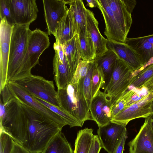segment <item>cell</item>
Returning a JSON list of instances; mask_svg holds the SVG:
<instances>
[{
    "label": "cell",
    "mask_w": 153,
    "mask_h": 153,
    "mask_svg": "<svg viewBox=\"0 0 153 153\" xmlns=\"http://www.w3.org/2000/svg\"><path fill=\"white\" fill-rule=\"evenodd\" d=\"M153 76V63L149 65L134 76L129 86L136 88H142L143 84Z\"/></svg>",
    "instance_id": "cell-30"
},
{
    "label": "cell",
    "mask_w": 153,
    "mask_h": 153,
    "mask_svg": "<svg viewBox=\"0 0 153 153\" xmlns=\"http://www.w3.org/2000/svg\"><path fill=\"white\" fill-rule=\"evenodd\" d=\"M153 93H149L144 98L126 108L111 119V122L126 126L131 120L146 118L153 114L151 108Z\"/></svg>",
    "instance_id": "cell-9"
},
{
    "label": "cell",
    "mask_w": 153,
    "mask_h": 153,
    "mask_svg": "<svg viewBox=\"0 0 153 153\" xmlns=\"http://www.w3.org/2000/svg\"><path fill=\"white\" fill-rule=\"evenodd\" d=\"M73 76L81 59L79 35L75 34L70 40L62 45Z\"/></svg>",
    "instance_id": "cell-23"
},
{
    "label": "cell",
    "mask_w": 153,
    "mask_h": 153,
    "mask_svg": "<svg viewBox=\"0 0 153 153\" xmlns=\"http://www.w3.org/2000/svg\"><path fill=\"white\" fill-rule=\"evenodd\" d=\"M105 21L104 34L109 41L126 43L127 38L106 0H97Z\"/></svg>",
    "instance_id": "cell-10"
},
{
    "label": "cell",
    "mask_w": 153,
    "mask_h": 153,
    "mask_svg": "<svg viewBox=\"0 0 153 153\" xmlns=\"http://www.w3.org/2000/svg\"><path fill=\"white\" fill-rule=\"evenodd\" d=\"M11 153H30L21 145L15 141Z\"/></svg>",
    "instance_id": "cell-39"
},
{
    "label": "cell",
    "mask_w": 153,
    "mask_h": 153,
    "mask_svg": "<svg viewBox=\"0 0 153 153\" xmlns=\"http://www.w3.org/2000/svg\"><path fill=\"white\" fill-rule=\"evenodd\" d=\"M44 16L49 35L55 36L58 25L68 9L65 0H43Z\"/></svg>",
    "instance_id": "cell-14"
},
{
    "label": "cell",
    "mask_w": 153,
    "mask_h": 153,
    "mask_svg": "<svg viewBox=\"0 0 153 153\" xmlns=\"http://www.w3.org/2000/svg\"><path fill=\"white\" fill-rule=\"evenodd\" d=\"M98 24L93 13L86 8V29L96 49V58L100 56L108 50L107 47L108 40L101 34Z\"/></svg>",
    "instance_id": "cell-20"
},
{
    "label": "cell",
    "mask_w": 153,
    "mask_h": 153,
    "mask_svg": "<svg viewBox=\"0 0 153 153\" xmlns=\"http://www.w3.org/2000/svg\"><path fill=\"white\" fill-rule=\"evenodd\" d=\"M20 102L28 119L26 140L22 145L30 153H41L63 127L45 118L27 105Z\"/></svg>",
    "instance_id": "cell-2"
},
{
    "label": "cell",
    "mask_w": 153,
    "mask_h": 153,
    "mask_svg": "<svg viewBox=\"0 0 153 153\" xmlns=\"http://www.w3.org/2000/svg\"><path fill=\"white\" fill-rule=\"evenodd\" d=\"M150 117L152 119V128H153V114L151 116H150Z\"/></svg>",
    "instance_id": "cell-42"
},
{
    "label": "cell",
    "mask_w": 153,
    "mask_h": 153,
    "mask_svg": "<svg viewBox=\"0 0 153 153\" xmlns=\"http://www.w3.org/2000/svg\"><path fill=\"white\" fill-rule=\"evenodd\" d=\"M0 20L6 18L9 24L15 25L9 0H0Z\"/></svg>",
    "instance_id": "cell-34"
},
{
    "label": "cell",
    "mask_w": 153,
    "mask_h": 153,
    "mask_svg": "<svg viewBox=\"0 0 153 153\" xmlns=\"http://www.w3.org/2000/svg\"><path fill=\"white\" fill-rule=\"evenodd\" d=\"M89 63V62L80 60L70 83H77L86 76L88 71Z\"/></svg>",
    "instance_id": "cell-35"
},
{
    "label": "cell",
    "mask_w": 153,
    "mask_h": 153,
    "mask_svg": "<svg viewBox=\"0 0 153 153\" xmlns=\"http://www.w3.org/2000/svg\"><path fill=\"white\" fill-rule=\"evenodd\" d=\"M151 108L153 112V100L152 101V104H151Z\"/></svg>",
    "instance_id": "cell-43"
},
{
    "label": "cell",
    "mask_w": 153,
    "mask_h": 153,
    "mask_svg": "<svg viewBox=\"0 0 153 153\" xmlns=\"http://www.w3.org/2000/svg\"><path fill=\"white\" fill-rule=\"evenodd\" d=\"M69 5L68 9L72 18L75 34H79L82 31H87L86 9L82 0H65Z\"/></svg>",
    "instance_id": "cell-22"
},
{
    "label": "cell",
    "mask_w": 153,
    "mask_h": 153,
    "mask_svg": "<svg viewBox=\"0 0 153 153\" xmlns=\"http://www.w3.org/2000/svg\"><path fill=\"white\" fill-rule=\"evenodd\" d=\"M41 153H74V151L60 131L52 138Z\"/></svg>",
    "instance_id": "cell-26"
},
{
    "label": "cell",
    "mask_w": 153,
    "mask_h": 153,
    "mask_svg": "<svg viewBox=\"0 0 153 153\" xmlns=\"http://www.w3.org/2000/svg\"><path fill=\"white\" fill-rule=\"evenodd\" d=\"M30 25H13L10 40L7 81L15 82L20 79V72L25 55Z\"/></svg>",
    "instance_id": "cell-4"
},
{
    "label": "cell",
    "mask_w": 153,
    "mask_h": 153,
    "mask_svg": "<svg viewBox=\"0 0 153 153\" xmlns=\"http://www.w3.org/2000/svg\"><path fill=\"white\" fill-rule=\"evenodd\" d=\"M92 128H87L79 130L75 143L74 153H88L94 135Z\"/></svg>",
    "instance_id": "cell-28"
},
{
    "label": "cell",
    "mask_w": 153,
    "mask_h": 153,
    "mask_svg": "<svg viewBox=\"0 0 153 153\" xmlns=\"http://www.w3.org/2000/svg\"><path fill=\"white\" fill-rule=\"evenodd\" d=\"M14 142L9 134L0 130V153H11Z\"/></svg>",
    "instance_id": "cell-33"
},
{
    "label": "cell",
    "mask_w": 153,
    "mask_h": 153,
    "mask_svg": "<svg viewBox=\"0 0 153 153\" xmlns=\"http://www.w3.org/2000/svg\"><path fill=\"white\" fill-rule=\"evenodd\" d=\"M13 25L9 24L6 18L0 23V90L7 83V74L10 40Z\"/></svg>",
    "instance_id": "cell-11"
},
{
    "label": "cell",
    "mask_w": 153,
    "mask_h": 153,
    "mask_svg": "<svg viewBox=\"0 0 153 153\" xmlns=\"http://www.w3.org/2000/svg\"><path fill=\"white\" fill-rule=\"evenodd\" d=\"M126 108V107L124 100L121 99L118 100L111 107V115L112 119Z\"/></svg>",
    "instance_id": "cell-36"
},
{
    "label": "cell",
    "mask_w": 153,
    "mask_h": 153,
    "mask_svg": "<svg viewBox=\"0 0 153 153\" xmlns=\"http://www.w3.org/2000/svg\"><path fill=\"white\" fill-rule=\"evenodd\" d=\"M128 145L129 153H153V130L150 116L145 118L138 133Z\"/></svg>",
    "instance_id": "cell-16"
},
{
    "label": "cell",
    "mask_w": 153,
    "mask_h": 153,
    "mask_svg": "<svg viewBox=\"0 0 153 153\" xmlns=\"http://www.w3.org/2000/svg\"><path fill=\"white\" fill-rule=\"evenodd\" d=\"M88 5L91 8L95 7L97 6V0H86Z\"/></svg>",
    "instance_id": "cell-41"
},
{
    "label": "cell",
    "mask_w": 153,
    "mask_h": 153,
    "mask_svg": "<svg viewBox=\"0 0 153 153\" xmlns=\"http://www.w3.org/2000/svg\"><path fill=\"white\" fill-rule=\"evenodd\" d=\"M102 148L100 142L98 135H94L88 153H99Z\"/></svg>",
    "instance_id": "cell-37"
},
{
    "label": "cell",
    "mask_w": 153,
    "mask_h": 153,
    "mask_svg": "<svg viewBox=\"0 0 153 153\" xmlns=\"http://www.w3.org/2000/svg\"><path fill=\"white\" fill-rule=\"evenodd\" d=\"M95 62V65L93 72L91 80L92 99L97 95L100 88H103L105 83L102 71L97 66L96 62Z\"/></svg>",
    "instance_id": "cell-31"
},
{
    "label": "cell",
    "mask_w": 153,
    "mask_h": 153,
    "mask_svg": "<svg viewBox=\"0 0 153 153\" xmlns=\"http://www.w3.org/2000/svg\"><path fill=\"white\" fill-rule=\"evenodd\" d=\"M9 1L15 25H30L36 19L39 10L36 0H9Z\"/></svg>",
    "instance_id": "cell-13"
},
{
    "label": "cell",
    "mask_w": 153,
    "mask_h": 153,
    "mask_svg": "<svg viewBox=\"0 0 153 153\" xmlns=\"http://www.w3.org/2000/svg\"><path fill=\"white\" fill-rule=\"evenodd\" d=\"M95 65V62L94 60L89 62L88 72L86 76L83 78V80L84 94L89 109L92 100L91 91V80Z\"/></svg>",
    "instance_id": "cell-32"
},
{
    "label": "cell",
    "mask_w": 153,
    "mask_h": 153,
    "mask_svg": "<svg viewBox=\"0 0 153 153\" xmlns=\"http://www.w3.org/2000/svg\"><path fill=\"white\" fill-rule=\"evenodd\" d=\"M53 48L55 51L53 61L54 79L58 90H60L65 88L70 83L73 76L62 45L55 42Z\"/></svg>",
    "instance_id": "cell-12"
},
{
    "label": "cell",
    "mask_w": 153,
    "mask_h": 153,
    "mask_svg": "<svg viewBox=\"0 0 153 153\" xmlns=\"http://www.w3.org/2000/svg\"><path fill=\"white\" fill-rule=\"evenodd\" d=\"M73 22L69 9L59 22L55 36L56 42L62 45L74 36Z\"/></svg>",
    "instance_id": "cell-24"
},
{
    "label": "cell",
    "mask_w": 153,
    "mask_h": 153,
    "mask_svg": "<svg viewBox=\"0 0 153 153\" xmlns=\"http://www.w3.org/2000/svg\"><path fill=\"white\" fill-rule=\"evenodd\" d=\"M83 78L77 83H70L65 88L57 91L60 107L79 121L82 126L87 120H93L84 94Z\"/></svg>",
    "instance_id": "cell-3"
},
{
    "label": "cell",
    "mask_w": 153,
    "mask_h": 153,
    "mask_svg": "<svg viewBox=\"0 0 153 153\" xmlns=\"http://www.w3.org/2000/svg\"><path fill=\"white\" fill-rule=\"evenodd\" d=\"M7 84L12 94L20 102L29 106L45 118L63 127L67 125L65 121L60 116L36 100L16 82L10 81Z\"/></svg>",
    "instance_id": "cell-8"
},
{
    "label": "cell",
    "mask_w": 153,
    "mask_h": 153,
    "mask_svg": "<svg viewBox=\"0 0 153 153\" xmlns=\"http://www.w3.org/2000/svg\"><path fill=\"white\" fill-rule=\"evenodd\" d=\"M118 57L112 50L108 51L94 60L102 73L105 81L104 89L109 82L113 71Z\"/></svg>",
    "instance_id": "cell-25"
},
{
    "label": "cell",
    "mask_w": 153,
    "mask_h": 153,
    "mask_svg": "<svg viewBox=\"0 0 153 153\" xmlns=\"http://www.w3.org/2000/svg\"><path fill=\"white\" fill-rule=\"evenodd\" d=\"M32 96L37 101L60 116L65 121L67 125H68L70 128L75 126L82 127V126L79 121L61 107L55 106L37 97Z\"/></svg>",
    "instance_id": "cell-29"
},
{
    "label": "cell",
    "mask_w": 153,
    "mask_h": 153,
    "mask_svg": "<svg viewBox=\"0 0 153 153\" xmlns=\"http://www.w3.org/2000/svg\"><path fill=\"white\" fill-rule=\"evenodd\" d=\"M126 131V126L111 122L99 127L97 133L102 148L108 153H113L123 134Z\"/></svg>",
    "instance_id": "cell-17"
},
{
    "label": "cell",
    "mask_w": 153,
    "mask_h": 153,
    "mask_svg": "<svg viewBox=\"0 0 153 153\" xmlns=\"http://www.w3.org/2000/svg\"><path fill=\"white\" fill-rule=\"evenodd\" d=\"M127 137L126 131L123 134L118 143L115 148L113 153H123L125 143Z\"/></svg>",
    "instance_id": "cell-38"
},
{
    "label": "cell",
    "mask_w": 153,
    "mask_h": 153,
    "mask_svg": "<svg viewBox=\"0 0 153 153\" xmlns=\"http://www.w3.org/2000/svg\"><path fill=\"white\" fill-rule=\"evenodd\" d=\"M106 0L123 31L127 36L132 23L131 13L136 4V1Z\"/></svg>",
    "instance_id": "cell-18"
},
{
    "label": "cell",
    "mask_w": 153,
    "mask_h": 153,
    "mask_svg": "<svg viewBox=\"0 0 153 153\" xmlns=\"http://www.w3.org/2000/svg\"><path fill=\"white\" fill-rule=\"evenodd\" d=\"M79 35L81 60L90 62L96 57V49L87 31H82Z\"/></svg>",
    "instance_id": "cell-27"
},
{
    "label": "cell",
    "mask_w": 153,
    "mask_h": 153,
    "mask_svg": "<svg viewBox=\"0 0 153 153\" xmlns=\"http://www.w3.org/2000/svg\"><path fill=\"white\" fill-rule=\"evenodd\" d=\"M107 47L108 49L114 51L118 57L123 61L134 72L144 66L140 56L127 43L108 41Z\"/></svg>",
    "instance_id": "cell-19"
},
{
    "label": "cell",
    "mask_w": 153,
    "mask_h": 153,
    "mask_svg": "<svg viewBox=\"0 0 153 153\" xmlns=\"http://www.w3.org/2000/svg\"><path fill=\"white\" fill-rule=\"evenodd\" d=\"M112 106L111 98L104 92L100 90L92 98L90 111L93 120L96 123L98 127L111 122Z\"/></svg>",
    "instance_id": "cell-15"
},
{
    "label": "cell",
    "mask_w": 153,
    "mask_h": 153,
    "mask_svg": "<svg viewBox=\"0 0 153 153\" xmlns=\"http://www.w3.org/2000/svg\"><path fill=\"white\" fill-rule=\"evenodd\" d=\"M48 35V33L38 28L30 31L21 68L20 79L32 74V69L39 64L40 56L50 44Z\"/></svg>",
    "instance_id": "cell-5"
},
{
    "label": "cell",
    "mask_w": 153,
    "mask_h": 153,
    "mask_svg": "<svg viewBox=\"0 0 153 153\" xmlns=\"http://www.w3.org/2000/svg\"><path fill=\"white\" fill-rule=\"evenodd\" d=\"M133 72L123 61L117 59L110 80L104 88L112 99V105L129 86Z\"/></svg>",
    "instance_id": "cell-7"
},
{
    "label": "cell",
    "mask_w": 153,
    "mask_h": 153,
    "mask_svg": "<svg viewBox=\"0 0 153 153\" xmlns=\"http://www.w3.org/2000/svg\"><path fill=\"white\" fill-rule=\"evenodd\" d=\"M15 82L31 95L53 105L60 107L57 91L55 90L53 81L31 74Z\"/></svg>",
    "instance_id": "cell-6"
},
{
    "label": "cell",
    "mask_w": 153,
    "mask_h": 153,
    "mask_svg": "<svg viewBox=\"0 0 153 153\" xmlns=\"http://www.w3.org/2000/svg\"><path fill=\"white\" fill-rule=\"evenodd\" d=\"M0 130L22 145L26 140L27 129V114L19 101L12 94L7 84L0 91Z\"/></svg>",
    "instance_id": "cell-1"
},
{
    "label": "cell",
    "mask_w": 153,
    "mask_h": 153,
    "mask_svg": "<svg viewBox=\"0 0 153 153\" xmlns=\"http://www.w3.org/2000/svg\"><path fill=\"white\" fill-rule=\"evenodd\" d=\"M126 43L140 56L144 65L153 57V34L135 38L127 37Z\"/></svg>",
    "instance_id": "cell-21"
},
{
    "label": "cell",
    "mask_w": 153,
    "mask_h": 153,
    "mask_svg": "<svg viewBox=\"0 0 153 153\" xmlns=\"http://www.w3.org/2000/svg\"><path fill=\"white\" fill-rule=\"evenodd\" d=\"M142 87L146 88L149 93H153V76L147 80Z\"/></svg>",
    "instance_id": "cell-40"
}]
</instances>
